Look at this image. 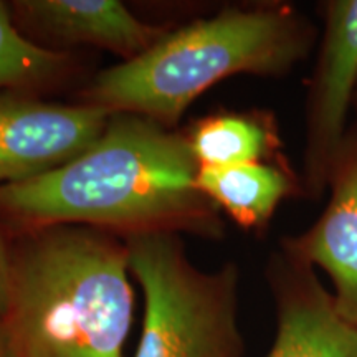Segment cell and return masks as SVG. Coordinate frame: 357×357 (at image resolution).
Here are the masks:
<instances>
[{"mask_svg": "<svg viewBox=\"0 0 357 357\" xmlns=\"http://www.w3.org/2000/svg\"><path fill=\"white\" fill-rule=\"evenodd\" d=\"M199 169L187 136L144 116L116 113L70 162L0 187V212L24 230L82 225L126 236H222L220 211L195 185Z\"/></svg>", "mask_w": 357, "mask_h": 357, "instance_id": "obj_1", "label": "cell"}, {"mask_svg": "<svg viewBox=\"0 0 357 357\" xmlns=\"http://www.w3.org/2000/svg\"><path fill=\"white\" fill-rule=\"evenodd\" d=\"M126 242L82 225L25 230L2 324L20 357H124L134 294Z\"/></svg>", "mask_w": 357, "mask_h": 357, "instance_id": "obj_2", "label": "cell"}, {"mask_svg": "<svg viewBox=\"0 0 357 357\" xmlns=\"http://www.w3.org/2000/svg\"><path fill=\"white\" fill-rule=\"evenodd\" d=\"M316 42L312 22L288 3L225 7L166 33L142 55L101 71L84 102L171 128L213 84L236 75L291 73Z\"/></svg>", "mask_w": 357, "mask_h": 357, "instance_id": "obj_3", "label": "cell"}, {"mask_svg": "<svg viewBox=\"0 0 357 357\" xmlns=\"http://www.w3.org/2000/svg\"><path fill=\"white\" fill-rule=\"evenodd\" d=\"M129 270L144 293V324L134 357H243L240 271L195 266L177 234L126 236Z\"/></svg>", "mask_w": 357, "mask_h": 357, "instance_id": "obj_4", "label": "cell"}, {"mask_svg": "<svg viewBox=\"0 0 357 357\" xmlns=\"http://www.w3.org/2000/svg\"><path fill=\"white\" fill-rule=\"evenodd\" d=\"M319 10L323 32L306 91L300 174L301 195L312 200L328 190L357 93V0H326Z\"/></svg>", "mask_w": 357, "mask_h": 357, "instance_id": "obj_5", "label": "cell"}, {"mask_svg": "<svg viewBox=\"0 0 357 357\" xmlns=\"http://www.w3.org/2000/svg\"><path fill=\"white\" fill-rule=\"evenodd\" d=\"M111 113L56 105L20 89H0V187L55 171L95 142Z\"/></svg>", "mask_w": 357, "mask_h": 357, "instance_id": "obj_6", "label": "cell"}, {"mask_svg": "<svg viewBox=\"0 0 357 357\" xmlns=\"http://www.w3.org/2000/svg\"><path fill=\"white\" fill-rule=\"evenodd\" d=\"M265 275L276 312L266 357H357V326L339 314L314 268L280 247Z\"/></svg>", "mask_w": 357, "mask_h": 357, "instance_id": "obj_7", "label": "cell"}, {"mask_svg": "<svg viewBox=\"0 0 357 357\" xmlns=\"http://www.w3.org/2000/svg\"><path fill=\"white\" fill-rule=\"evenodd\" d=\"M326 192L329 200L318 220L280 247L329 276L336 310L357 326V121L339 149Z\"/></svg>", "mask_w": 357, "mask_h": 357, "instance_id": "obj_8", "label": "cell"}, {"mask_svg": "<svg viewBox=\"0 0 357 357\" xmlns=\"http://www.w3.org/2000/svg\"><path fill=\"white\" fill-rule=\"evenodd\" d=\"M12 10L38 37L58 43H88L123 56L142 55L166 35L137 19L118 0H22Z\"/></svg>", "mask_w": 357, "mask_h": 357, "instance_id": "obj_9", "label": "cell"}, {"mask_svg": "<svg viewBox=\"0 0 357 357\" xmlns=\"http://www.w3.org/2000/svg\"><path fill=\"white\" fill-rule=\"evenodd\" d=\"M195 185L245 230H263L287 197L301 195V181L280 162L200 167Z\"/></svg>", "mask_w": 357, "mask_h": 357, "instance_id": "obj_10", "label": "cell"}, {"mask_svg": "<svg viewBox=\"0 0 357 357\" xmlns=\"http://www.w3.org/2000/svg\"><path fill=\"white\" fill-rule=\"evenodd\" d=\"M190 149L200 167L270 162L278 155V124L265 111H222L192 128Z\"/></svg>", "mask_w": 357, "mask_h": 357, "instance_id": "obj_11", "label": "cell"}, {"mask_svg": "<svg viewBox=\"0 0 357 357\" xmlns=\"http://www.w3.org/2000/svg\"><path fill=\"white\" fill-rule=\"evenodd\" d=\"M68 56L38 47L22 35L10 8L0 2V89H22L61 77Z\"/></svg>", "mask_w": 357, "mask_h": 357, "instance_id": "obj_12", "label": "cell"}, {"mask_svg": "<svg viewBox=\"0 0 357 357\" xmlns=\"http://www.w3.org/2000/svg\"><path fill=\"white\" fill-rule=\"evenodd\" d=\"M12 275V248L7 245L3 231L0 229V321L3 319L8 305Z\"/></svg>", "mask_w": 357, "mask_h": 357, "instance_id": "obj_13", "label": "cell"}, {"mask_svg": "<svg viewBox=\"0 0 357 357\" xmlns=\"http://www.w3.org/2000/svg\"><path fill=\"white\" fill-rule=\"evenodd\" d=\"M0 357H20L2 321H0Z\"/></svg>", "mask_w": 357, "mask_h": 357, "instance_id": "obj_14", "label": "cell"}, {"mask_svg": "<svg viewBox=\"0 0 357 357\" xmlns=\"http://www.w3.org/2000/svg\"><path fill=\"white\" fill-rule=\"evenodd\" d=\"M354 113H356V118H357V93H356V101H354ZM357 121V119H356Z\"/></svg>", "mask_w": 357, "mask_h": 357, "instance_id": "obj_15", "label": "cell"}]
</instances>
